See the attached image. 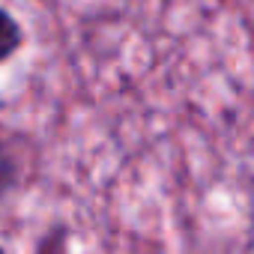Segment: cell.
Instances as JSON below:
<instances>
[{
    "label": "cell",
    "mask_w": 254,
    "mask_h": 254,
    "mask_svg": "<svg viewBox=\"0 0 254 254\" xmlns=\"http://www.w3.org/2000/svg\"><path fill=\"white\" fill-rule=\"evenodd\" d=\"M15 183H18V156L6 141H0V200L12 191Z\"/></svg>",
    "instance_id": "obj_2"
},
{
    "label": "cell",
    "mask_w": 254,
    "mask_h": 254,
    "mask_svg": "<svg viewBox=\"0 0 254 254\" xmlns=\"http://www.w3.org/2000/svg\"><path fill=\"white\" fill-rule=\"evenodd\" d=\"M24 42V33H21V24L6 12V9H0V63L9 60Z\"/></svg>",
    "instance_id": "obj_1"
}]
</instances>
